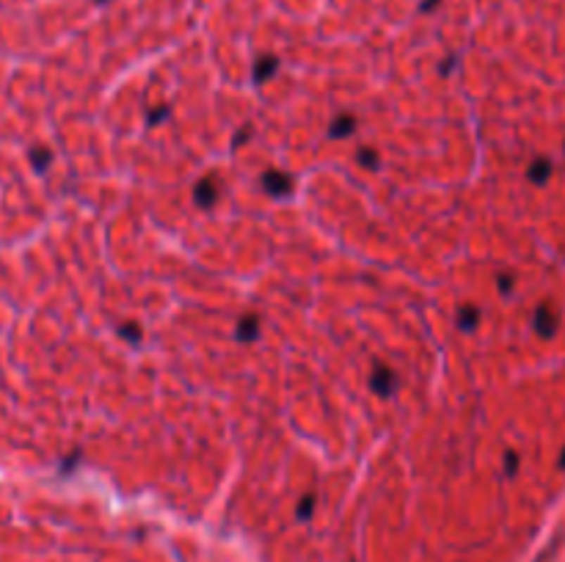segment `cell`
<instances>
[{"label":"cell","instance_id":"6da1fadb","mask_svg":"<svg viewBox=\"0 0 565 562\" xmlns=\"http://www.w3.org/2000/svg\"><path fill=\"white\" fill-rule=\"evenodd\" d=\"M369 386H372V392L378 397H392L395 389H398V375H395L389 366L378 364V366L372 369V375H369Z\"/></svg>","mask_w":565,"mask_h":562},{"label":"cell","instance_id":"7a4b0ae2","mask_svg":"<svg viewBox=\"0 0 565 562\" xmlns=\"http://www.w3.org/2000/svg\"><path fill=\"white\" fill-rule=\"evenodd\" d=\"M532 326H535V331H538L543 339L554 336V331L560 326V317H557L554 306H552V303H540L538 312H535V317H532Z\"/></svg>","mask_w":565,"mask_h":562},{"label":"cell","instance_id":"3957f363","mask_svg":"<svg viewBox=\"0 0 565 562\" xmlns=\"http://www.w3.org/2000/svg\"><path fill=\"white\" fill-rule=\"evenodd\" d=\"M262 188L267 191V196H287L290 191H293V179L284 174V171H276V168H270L265 171V177H262Z\"/></svg>","mask_w":565,"mask_h":562},{"label":"cell","instance_id":"277c9868","mask_svg":"<svg viewBox=\"0 0 565 562\" xmlns=\"http://www.w3.org/2000/svg\"><path fill=\"white\" fill-rule=\"evenodd\" d=\"M193 201L204 207V210H210L215 201H218V185H215V179L212 177H204L196 182V188H193Z\"/></svg>","mask_w":565,"mask_h":562},{"label":"cell","instance_id":"5b68a950","mask_svg":"<svg viewBox=\"0 0 565 562\" xmlns=\"http://www.w3.org/2000/svg\"><path fill=\"white\" fill-rule=\"evenodd\" d=\"M279 72V58L276 56H262L257 64H254V83H267L273 75Z\"/></svg>","mask_w":565,"mask_h":562},{"label":"cell","instance_id":"8992f818","mask_svg":"<svg viewBox=\"0 0 565 562\" xmlns=\"http://www.w3.org/2000/svg\"><path fill=\"white\" fill-rule=\"evenodd\" d=\"M260 336V317L257 314H246L237 320V339L240 342H254Z\"/></svg>","mask_w":565,"mask_h":562},{"label":"cell","instance_id":"52a82bcc","mask_svg":"<svg viewBox=\"0 0 565 562\" xmlns=\"http://www.w3.org/2000/svg\"><path fill=\"white\" fill-rule=\"evenodd\" d=\"M353 130H356V119L350 113L336 116L331 124H329V135L331 138H348V135H353Z\"/></svg>","mask_w":565,"mask_h":562},{"label":"cell","instance_id":"ba28073f","mask_svg":"<svg viewBox=\"0 0 565 562\" xmlns=\"http://www.w3.org/2000/svg\"><path fill=\"white\" fill-rule=\"evenodd\" d=\"M549 177H552V163H549L546 158H538V160L530 163V168H527V179L535 182V185L549 182Z\"/></svg>","mask_w":565,"mask_h":562},{"label":"cell","instance_id":"9c48e42d","mask_svg":"<svg viewBox=\"0 0 565 562\" xmlns=\"http://www.w3.org/2000/svg\"><path fill=\"white\" fill-rule=\"evenodd\" d=\"M455 320H458V328L471 333V331L477 328V323H480V309L477 306H461Z\"/></svg>","mask_w":565,"mask_h":562},{"label":"cell","instance_id":"30bf717a","mask_svg":"<svg viewBox=\"0 0 565 562\" xmlns=\"http://www.w3.org/2000/svg\"><path fill=\"white\" fill-rule=\"evenodd\" d=\"M31 160H34V168L36 171H44L50 160H53V155H50V149H44V146H36L34 152H31Z\"/></svg>","mask_w":565,"mask_h":562},{"label":"cell","instance_id":"8fae6325","mask_svg":"<svg viewBox=\"0 0 565 562\" xmlns=\"http://www.w3.org/2000/svg\"><path fill=\"white\" fill-rule=\"evenodd\" d=\"M359 163L364 165V168H369V171L378 168V152L369 149V146H362V149H359Z\"/></svg>","mask_w":565,"mask_h":562},{"label":"cell","instance_id":"7c38bea8","mask_svg":"<svg viewBox=\"0 0 565 562\" xmlns=\"http://www.w3.org/2000/svg\"><path fill=\"white\" fill-rule=\"evenodd\" d=\"M119 333H122L125 339H130L133 345H138V342H141V328H138V323H122Z\"/></svg>","mask_w":565,"mask_h":562},{"label":"cell","instance_id":"4fadbf2b","mask_svg":"<svg viewBox=\"0 0 565 562\" xmlns=\"http://www.w3.org/2000/svg\"><path fill=\"white\" fill-rule=\"evenodd\" d=\"M171 116V108L168 105H163V108H158V110H152L149 116H146V122H149V127H155V124H160L163 119H168Z\"/></svg>","mask_w":565,"mask_h":562},{"label":"cell","instance_id":"5bb4252c","mask_svg":"<svg viewBox=\"0 0 565 562\" xmlns=\"http://www.w3.org/2000/svg\"><path fill=\"white\" fill-rule=\"evenodd\" d=\"M312 510H315V496L309 494V496H303L300 499V504H298V518L303 521V518H309L312 516Z\"/></svg>","mask_w":565,"mask_h":562},{"label":"cell","instance_id":"9a60e30c","mask_svg":"<svg viewBox=\"0 0 565 562\" xmlns=\"http://www.w3.org/2000/svg\"><path fill=\"white\" fill-rule=\"evenodd\" d=\"M497 281H499V293H513V281H516V279H513L510 273H502Z\"/></svg>","mask_w":565,"mask_h":562},{"label":"cell","instance_id":"2e32d148","mask_svg":"<svg viewBox=\"0 0 565 562\" xmlns=\"http://www.w3.org/2000/svg\"><path fill=\"white\" fill-rule=\"evenodd\" d=\"M504 468H507V477L516 474V468H519V455H516V452H507V455H504Z\"/></svg>","mask_w":565,"mask_h":562},{"label":"cell","instance_id":"e0dca14e","mask_svg":"<svg viewBox=\"0 0 565 562\" xmlns=\"http://www.w3.org/2000/svg\"><path fill=\"white\" fill-rule=\"evenodd\" d=\"M248 135H251V127H243V130H240V132H237V135H234V138H232V149H237L240 143H246V141H248Z\"/></svg>","mask_w":565,"mask_h":562},{"label":"cell","instance_id":"ac0fdd59","mask_svg":"<svg viewBox=\"0 0 565 562\" xmlns=\"http://www.w3.org/2000/svg\"><path fill=\"white\" fill-rule=\"evenodd\" d=\"M455 66H458V56H450V58H447V61L441 64V75H450V72H452Z\"/></svg>","mask_w":565,"mask_h":562},{"label":"cell","instance_id":"d6986e66","mask_svg":"<svg viewBox=\"0 0 565 562\" xmlns=\"http://www.w3.org/2000/svg\"><path fill=\"white\" fill-rule=\"evenodd\" d=\"M438 3H441V0H422L419 11H422V14H431V11H433V8H436V6H438Z\"/></svg>","mask_w":565,"mask_h":562},{"label":"cell","instance_id":"ffe728a7","mask_svg":"<svg viewBox=\"0 0 565 562\" xmlns=\"http://www.w3.org/2000/svg\"><path fill=\"white\" fill-rule=\"evenodd\" d=\"M560 466L565 468V449H563V458H560Z\"/></svg>","mask_w":565,"mask_h":562},{"label":"cell","instance_id":"44dd1931","mask_svg":"<svg viewBox=\"0 0 565 562\" xmlns=\"http://www.w3.org/2000/svg\"><path fill=\"white\" fill-rule=\"evenodd\" d=\"M97 3H105V0H97Z\"/></svg>","mask_w":565,"mask_h":562}]
</instances>
